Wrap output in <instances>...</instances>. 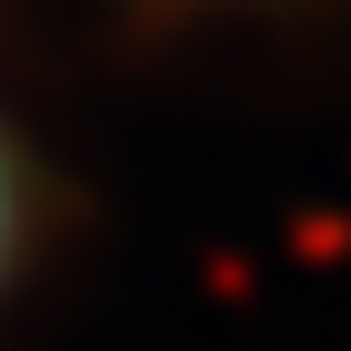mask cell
Segmentation results:
<instances>
[{"instance_id": "1", "label": "cell", "mask_w": 351, "mask_h": 351, "mask_svg": "<svg viewBox=\"0 0 351 351\" xmlns=\"http://www.w3.org/2000/svg\"><path fill=\"white\" fill-rule=\"evenodd\" d=\"M19 241H28V185H19V148L0 130V278L19 268Z\"/></svg>"}]
</instances>
